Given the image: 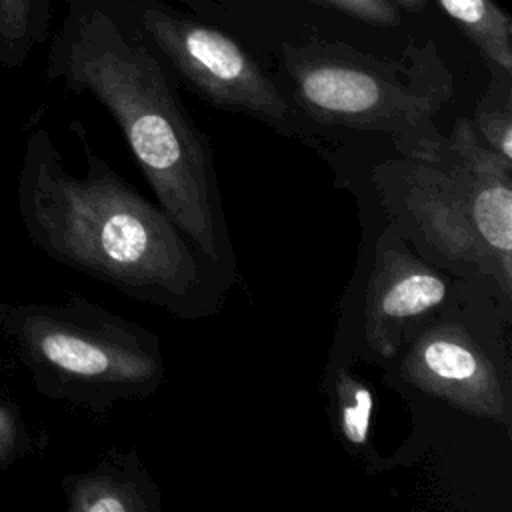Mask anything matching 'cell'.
<instances>
[{
    "label": "cell",
    "instance_id": "cell-1",
    "mask_svg": "<svg viewBox=\"0 0 512 512\" xmlns=\"http://www.w3.org/2000/svg\"><path fill=\"white\" fill-rule=\"evenodd\" d=\"M72 130L84 172H70L44 128L28 134L16 200L28 240L48 258L180 320L218 314L234 282L210 264L160 206Z\"/></svg>",
    "mask_w": 512,
    "mask_h": 512
},
{
    "label": "cell",
    "instance_id": "cell-2",
    "mask_svg": "<svg viewBox=\"0 0 512 512\" xmlns=\"http://www.w3.org/2000/svg\"><path fill=\"white\" fill-rule=\"evenodd\" d=\"M46 80L88 94L118 124L158 204L194 248L240 282L210 138L182 104L128 0H66Z\"/></svg>",
    "mask_w": 512,
    "mask_h": 512
},
{
    "label": "cell",
    "instance_id": "cell-3",
    "mask_svg": "<svg viewBox=\"0 0 512 512\" xmlns=\"http://www.w3.org/2000/svg\"><path fill=\"white\" fill-rule=\"evenodd\" d=\"M370 182L390 224L440 270L484 286L512 320V162L460 116L436 158L378 162Z\"/></svg>",
    "mask_w": 512,
    "mask_h": 512
},
{
    "label": "cell",
    "instance_id": "cell-4",
    "mask_svg": "<svg viewBox=\"0 0 512 512\" xmlns=\"http://www.w3.org/2000/svg\"><path fill=\"white\" fill-rule=\"evenodd\" d=\"M282 70L290 104L314 128L384 134L398 156H438L436 118L454 96V76L434 40H410L398 58L308 40L284 46Z\"/></svg>",
    "mask_w": 512,
    "mask_h": 512
},
{
    "label": "cell",
    "instance_id": "cell-5",
    "mask_svg": "<svg viewBox=\"0 0 512 512\" xmlns=\"http://www.w3.org/2000/svg\"><path fill=\"white\" fill-rule=\"evenodd\" d=\"M0 330L42 396L90 414L146 400L166 380L156 332L78 294L58 304L0 302Z\"/></svg>",
    "mask_w": 512,
    "mask_h": 512
},
{
    "label": "cell",
    "instance_id": "cell-6",
    "mask_svg": "<svg viewBox=\"0 0 512 512\" xmlns=\"http://www.w3.org/2000/svg\"><path fill=\"white\" fill-rule=\"evenodd\" d=\"M510 324L484 286L464 282L458 296L416 330L388 364L392 382L498 424L510 436Z\"/></svg>",
    "mask_w": 512,
    "mask_h": 512
},
{
    "label": "cell",
    "instance_id": "cell-7",
    "mask_svg": "<svg viewBox=\"0 0 512 512\" xmlns=\"http://www.w3.org/2000/svg\"><path fill=\"white\" fill-rule=\"evenodd\" d=\"M136 14L154 50L198 98L262 122L284 138L322 144L286 92L230 36L158 6H142Z\"/></svg>",
    "mask_w": 512,
    "mask_h": 512
},
{
    "label": "cell",
    "instance_id": "cell-8",
    "mask_svg": "<svg viewBox=\"0 0 512 512\" xmlns=\"http://www.w3.org/2000/svg\"><path fill=\"white\" fill-rule=\"evenodd\" d=\"M464 282L416 254L384 224L372 248L358 324L348 336L354 354L388 366L410 336L458 296Z\"/></svg>",
    "mask_w": 512,
    "mask_h": 512
},
{
    "label": "cell",
    "instance_id": "cell-9",
    "mask_svg": "<svg viewBox=\"0 0 512 512\" xmlns=\"http://www.w3.org/2000/svg\"><path fill=\"white\" fill-rule=\"evenodd\" d=\"M356 358L350 338L338 328L320 376V394L338 446L368 474H380L388 470L390 464L380 456L374 444V390L370 382L358 374Z\"/></svg>",
    "mask_w": 512,
    "mask_h": 512
},
{
    "label": "cell",
    "instance_id": "cell-10",
    "mask_svg": "<svg viewBox=\"0 0 512 512\" xmlns=\"http://www.w3.org/2000/svg\"><path fill=\"white\" fill-rule=\"evenodd\" d=\"M68 512H158L162 490L138 450L110 448L94 466L60 480Z\"/></svg>",
    "mask_w": 512,
    "mask_h": 512
},
{
    "label": "cell",
    "instance_id": "cell-11",
    "mask_svg": "<svg viewBox=\"0 0 512 512\" xmlns=\"http://www.w3.org/2000/svg\"><path fill=\"white\" fill-rule=\"evenodd\" d=\"M488 66L512 72V20L492 0H436Z\"/></svg>",
    "mask_w": 512,
    "mask_h": 512
},
{
    "label": "cell",
    "instance_id": "cell-12",
    "mask_svg": "<svg viewBox=\"0 0 512 512\" xmlns=\"http://www.w3.org/2000/svg\"><path fill=\"white\" fill-rule=\"evenodd\" d=\"M54 0H0V66L16 70L50 38Z\"/></svg>",
    "mask_w": 512,
    "mask_h": 512
},
{
    "label": "cell",
    "instance_id": "cell-13",
    "mask_svg": "<svg viewBox=\"0 0 512 512\" xmlns=\"http://www.w3.org/2000/svg\"><path fill=\"white\" fill-rule=\"evenodd\" d=\"M490 80L474 106L470 124L478 140L512 162V72L488 66Z\"/></svg>",
    "mask_w": 512,
    "mask_h": 512
},
{
    "label": "cell",
    "instance_id": "cell-14",
    "mask_svg": "<svg viewBox=\"0 0 512 512\" xmlns=\"http://www.w3.org/2000/svg\"><path fill=\"white\" fill-rule=\"evenodd\" d=\"M38 450V438L28 426L22 410L10 398L0 396V470Z\"/></svg>",
    "mask_w": 512,
    "mask_h": 512
},
{
    "label": "cell",
    "instance_id": "cell-15",
    "mask_svg": "<svg viewBox=\"0 0 512 512\" xmlns=\"http://www.w3.org/2000/svg\"><path fill=\"white\" fill-rule=\"evenodd\" d=\"M320 2L372 26H396L400 22V8L396 6L394 0H320Z\"/></svg>",
    "mask_w": 512,
    "mask_h": 512
},
{
    "label": "cell",
    "instance_id": "cell-16",
    "mask_svg": "<svg viewBox=\"0 0 512 512\" xmlns=\"http://www.w3.org/2000/svg\"><path fill=\"white\" fill-rule=\"evenodd\" d=\"M398 8H404L408 12H420L426 6V0H394Z\"/></svg>",
    "mask_w": 512,
    "mask_h": 512
}]
</instances>
